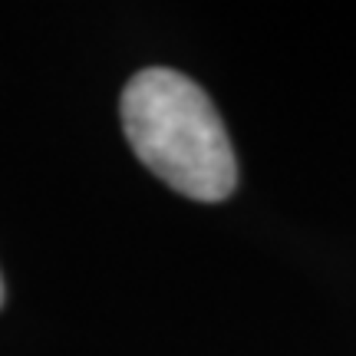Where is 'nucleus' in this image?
<instances>
[{"label":"nucleus","mask_w":356,"mask_h":356,"mask_svg":"<svg viewBox=\"0 0 356 356\" xmlns=\"http://www.w3.org/2000/svg\"><path fill=\"white\" fill-rule=\"evenodd\" d=\"M122 132L152 175L191 202H225L238 188V159L195 79L149 66L122 89Z\"/></svg>","instance_id":"nucleus-1"},{"label":"nucleus","mask_w":356,"mask_h":356,"mask_svg":"<svg viewBox=\"0 0 356 356\" xmlns=\"http://www.w3.org/2000/svg\"><path fill=\"white\" fill-rule=\"evenodd\" d=\"M0 304H3V277H0Z\"/></svg>","instance_id":"nucleus-2"}]
</instances>
